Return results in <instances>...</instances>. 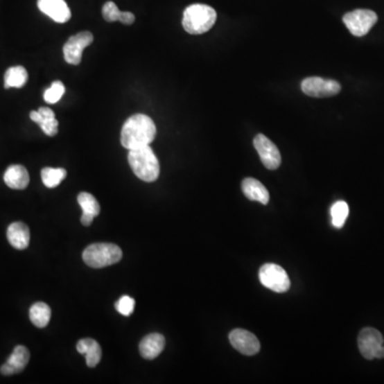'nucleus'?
Here are the masks:
<instances>
[{
    "mask_svg": "<svg viewBox=\"0 0 384 384\" xmlns=\"http://www.w3.org/2000/svg\"><path fill=\"white\" fill-rule=\"evenodd\" d=\"M156 137L155 123L146 114L130 116L122 128L121 143L128 150L150 146Z\"/></svg>",
    "mask_w": 384,
    "mask_h": 384,
    "instance_id": "obj_1",
    "label": "nucleus"
},
{
    "mask_svg": "<svg viewBox=\"0 0 384 384\" xmlns=\"http://www.w3.org/2000/svg\"><path fill=\"white\" fill-rule=\"evenodd\" d=\"M128 162L137 177H139L141 181L152 183L159 176V162L150 146L130 150Z\"/></svg>",
    "mask_w": 384,
    "mask_h": 384,
    "instance_id": "obj_2",
    "label": "nucleus"
},
{
    "mask_svg": "<svg viewBox=\"0 0 384 384\" xmlns=\"http://www.w3.org/2000/svg\"><path fill=\"white\" fill-rule=\"evenodd\" d=\"M217 19L213 8L202 3L189 6L184 11L183 27L190 35H203L213 28Z\"/></svg>",
    "mask_w": 384,
    "mask_h": 384,
    "instance_id": "obj_3",
    "label": "nucleus"
},
{
    "mask_svg": "<svg viewBox=\"0 0 384 384\" xmlns=\"http://www.w3.org/2000/svg\"><path fill=\"white\" fill-rule=\"evenodd\" d=\"M123 253L114 243H93L82 253V259L92 268H104L116 264L122 259Z\"/></svg>",
    "mask_w": 384,
    "mask_h": 384,
    "instance_id": "obj_4",
    "label": "nucleus"
},
{
    "mask_svg": "<svg viewBox=\"0 0 384 384\" xmlns=\"http://www.w3.org/2000/svg\"><path fill=\"white\" fill-rule=\"evenodd\" d=\"M384 338L377 329L364 328L358 338L360 352L366 360L383 359Z\"/></svg>",
    "mask_w": 384,
    "mask_h": 384,
    "instance_id": "obj_5",
    "label": "nucleus"
},
{
    "mask_svg": "<svg viewBox=\"0 0 384 384\" xmlns=\"http://www.w3.org/2000/svg\"><path fill=\"white\" fill-rule=\"evenodd\" d=\"M259 281L272 292L286 293L290 290V280L286 271L277 264H265L259 269Z\"/></svg>",
    "mask_w": 384,
    "mask_h": 384,
    "instance_id": "obj_6",
    "label": "nucleus"
},
{
    "mask_svg": "<svg viewBox=\"0 0 384 384\" xmlns=\"http://www.w3.org/2000/svg\"><path fill=\"white\" fill-rule=\"evenodd\" d=\"M378 15L372 10L358 9L344 15L342 21L354 37H363L377 23Z\"/></svg>",
    "mask_w": 384,
    "mask_h": 384,
    "instance_id": "obj_7",
    "label": "nucleus"
},
{
    "mask_svg": "<svg viewBox=\"0 0 384 384\" xmlns=\"http://www.w3.org/2000/svg\"><path fill=\"white\" fill-rule=\"evenodd\" d=\"M304 94L311 98H330L340 93V85L338 81L320 77H308L301 82Z\"/></svg>",
    "mask_w": 384,
    "mask_h": 384,
    "instance_id": "obj_8",
    "label": "nucleus"
},
{
    "mask_svg": "<svg viewBox=\"0 0 384 384\" xmlns=\"http://www.w3.org/2000/svg\"><path fill=\"white\" fill-rule=\"evenodd\" d=\"M93 41H94V37L89 31H82L78 35L71 37L63 46L65 61L70 64L78 65L82 58V51L89 45L92 44Z\"/></svg>",
    "mask_w": 384,
    "mask_h": 384,
    "instance_id": "obj_9",
    "label": "nucleus"
},
{
    "mask_svg": "<svg viewBox=\"0 0 384 384\" xmlns=\"http://www.w3.org/2000/svg\"><path fill=\"white\" fill-rule=\"evenodd\" d=\"M254 148L267 169L276 170L280 167L282 162L280 150L266 136L257 134L254 138Z\"/></svg>",
    "mask_w": 384,
    "mask_h": 384,
    "instance_id": "obj_10",
    "label": "nucleus"
},
{
    "mask_svg": "<svg viewBox=\"0 0 384 384\" xmlns=\"http://www.w3.org/2000/svg\"><path fill=\"white\" fill-rule=\"evenodd\" d=\"M229 342L232 346L245 356H254L261 350L259 338L251 332L243 329H235L229 333Z\"/></svg>",
    "mask_w": 384,
    "mask_h": 384,
    "instance_id": "obj_11",
    "label": "nucleus"
},
{
    "mask_svg": "<svg viewBox=\"0 0 384 384\" xmlns=\"http://www.w3.org/2000/svg\"><path fill=\"white\" fill-rule=\"evenodd\" d=\"M37 7L40 11L56 23H67L72 17L70 8L64 0H37Z\"/></svg>",
    "mask_w": 384,
    "mask_h": 384,
    "instance_id": "obj_12",
    "label": "nucleus"
},
{
    "mask_svg": "<svg viewBox=\"0 0 384 384\" xmlns=\"http://www.w3.org/2000/svg\"><path fill=\"white\" fill-rule=\"evenodd\" d=\"M30 360V352L25 346H17L8 361L1 366L0 372L5 376L15 375L25 369Z\"/></svg>",
    "mask_w": 384,
    "mask_h": 384,
    "instance_id": "obj_13",
    "label": "nucleus"
},
{
    "mask_svg": "<svg viewBox=\"0 0 384 384\" xmlns=\"http://www.w3.org/2000/svg\"><path fill=\"white\" fill-rule=\"evenodd\" d=\"M7 238L13 248L25 250L30 243V231L25 223H11L8 227Z\"/></svg>",
    "mask_w": 384,
    "mask_h": 384,
    "instance_id": "obj_14",
    "label": "nucleus"
},
{
    "mask_svg": "<svg viewBox=\"0 0 384 384\" xmlns=\"http://www.w3.org/2000/svg\"><path fill=\"white\" fill-rule=\"evenodd\" d=\"M3 181L11 189L23 190L29 185L30 177L25 167L21 164H13L6 170Z\"/></svg>",
    "mask_w": 384,
    "mask_h": 384,
    "instance_id": "obj_15",
    "label": "nucleus"
},
{
    "mask_svg": "<svg viewBox=\"0 0 384 384\" xmlns=\"http://www.w3.org/2000/svg\"><path fill=\"white\" fill-rule=\"evenodd\" d=\"M164 346H166V340L162 334H148L140 342V354L144 359L153 360L164 351Z\"/></svg>",
    "mask_w": 384,
    "mask_h": 384,
    "instance_id": "obj_16",
    "label": "nucleus"
},
{
    "mask_svg": "<svg viewBox=\"0 0 384 384\" xmlns=\"http://www.w3.org/2000/svg\"><path fill=\"white\" fill-rule=\"evenodd\" d=\"M241 189H243L245 197L251 201L259 202V203L264 204V205L268 204L269 199H270L268 190L255 178H245L243 183H241Z\"/></svg>",
    "mask_w": 384,
    "mask_h": 384,
    "instance_id": "obj_17",
    "label": "nucleus"
},
{
    "mask_svg": "<svg viewBox=\"0 0 384 384\" xmlns=\"http://www.w3.org/2000/svg\"><path fill=\"white\" fill-rule=\"evenodd\" d=\"M78 204L82 209L81 223L85 227H89L96 216L100 215L101 207L94 197L88 192H81L78 195Z\"/></svg>",
    "mask_w": 384,
    "mask_h": 384,
    "instance_id": "obj_18",
    "label": "nucleus"
},
{
    "mask_svg": "<svg viewBox=\"0 0 384 384\" xmlns=\"http://www.w3.org/2000/svg\"><path fill=\"white\" fill-rule=\"evenodd\" d=\"M77 351L81 354H86L87 365L89 367H95L102 359V349L100 344L92 338H84L77 344Z\"/></svg>",
    "mask_w": 384,
    "mask_h": 384,
    "instance_id": "obj_19",
    "label": "nucleus"
},
{
    "mask_svg": "<svg viewBox=\"0 0 384 384\" xmlns=\"http://www.w3.org/2000/svg\"><path fill=\"white\" fill-rule=\"evenodd\" d=\"M29 317L37 328H45L51 320V308L44 302H37L31 306L30 311H29Z\"/></svg>",
    "mask_w": 384,
    "mask_h": 384,
    "instance_id": "obj_20",
    "label": "nucleus"
},
{
    "mask_svg": "<svg viewBox=\"0 0 384 384\" xmlns=\"http://www.w3.org/2000/svg\"><path fill=\"white\" fill-rule=\"evenodd\" d=\"M28 80V73L23 67H12L5 74V88H21Z\"/></svg>",
    "mask_w": 384,
    "mask_h": 384,
    "instance_id": "obj_21",
    "label": "nucleus"
},
{
    "mask_svg": "<svg viewBox=\"0 0 384 384\" xmlns=\"http://www.w3.org/2000/svg\"><path fill=\"white\" fill-rule=\"evenodd\" d=\"M41 177L47 188H55L60 185L61 182L67 177V171L62 168H44L41 171Z\"/></svg>",
    "mask_w": 384,
    "mask_h": 384,
    "instance_id": "obj_22",
    "label": "nucleus"
},
{
    "mask_svg": "<svg viewBox=\"0 0 384 384\" xmlns=\"http://www.w3.org/2000/svg\"><path fill=\"white\" fill-rule=\"evenodd\" d=\"M349 215V207L344 201H338L334 204L331 209L332 223L334 227L340 229L345 225L346 219Z\"/></svg>",
    "mask_w": 384,
    "mask_h": 384,
    "instance_id": "obj_23",
    "label": "nucleus"
},
{
    "mask_svg": "<svg viewBox=\"0 0 384 384\" xmlns=\"http://www.w3.org/2000/svg\"><path fill=\"white\" fill-rule=\"evenodd\" d=\"M64 92V85L61 81H53L51 86L45 91L44 101L49 104H56L62 98Z\"/></svg>",
    "mask_w": 384,
    "mask_h": 384,
    "instance_id": "obj_24",
    "label": "nucleus"
},
{
    "mask_svg": "<svg viewBox=\"0 0 384 384\" xmlns=\"http://www.w3.org/2000/svg\"><path fill=\"white\" fill-rule=\"evenodd\" d=\"M116 308L123 316H130L134 310V300L130 296L121 297L116 304Z\"/></svg>",
    "mask_w": 384,
    "mask_h": 384,
    "instance_id": "obj_25",
    "label": "nucleus"
},
{
    "mask_svg": "<svg viewBox=\"0 0 384 384\" xmlns=\"http://www.w3.org/2000/svg\"><path fill=\"white\" fill-rule=\"evenodd\" d=\"M121 12L122 11H120L116 3L112 1H107L103 7V17H104L105 21H109V23L119 21Z\"/></svg>",
    "mask_w": 384,
    "mask_h": 384,
    "instance_id": "obj_26",
    "label": "nucleus"
},
{
    "mask_svg": "<svg viewBox=\"0 0 384 384\" xmlns=\"http://www.w3.org/2000/svg\"><path fill=\"white\" fill-rule=\"evenodd\" d=\"M45 134L49 137L56 136L58 134V121L56 118H43L41 122L37 124Z\"/></svg>",
    "mask_w": 384,
    "mask_h": 384,
    "instance_id": "obj_27",
    "label": "nucleus"
},
{
    "mask_svg": "<svg viewBox=\"0 0 384 384\" xmlns=\"http://www.w3.org/2000/svg\"><path fill=\"white\" fill-rule=\"evenodd\" d=\"M134 19H136V17H134V15H132V12H121L120 19H119V21H120L122 24H124V25H132V24L134 23Z\"/></svg>",
    "mask_w": 384,
    "mask_h": 384,
    "instance_id": "obj_28",
    "label": "nucleus"
},
{
    "mask_svg": "<svg viewBox=\"0 0 384 384\" xmlns=\"http://www.w3.org/2000/svg\"><path fill=\"white\" fill-rule=\"evenodd\" d=\"M37 112H40V114H41L43 118H56L53 110H51V108H47V107H41Z\"/></svg>",
    "mask_w": 384,
    "mask_h": 384,
    "instance_id": "obj_29",
    "label": "nucleus"
}]
</instances>
